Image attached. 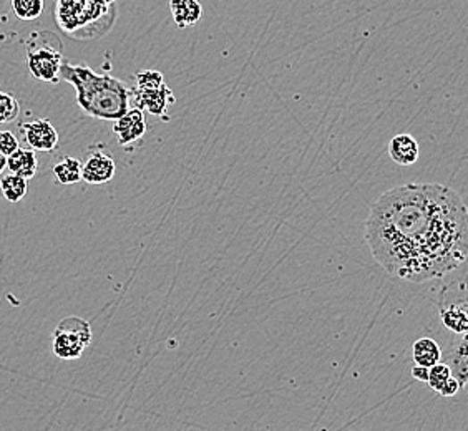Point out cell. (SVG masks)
Masks as SVG:
<instances>
[{"mask_svg":"<svg viewBox=\"0 0 468 431\" xmlns=\"http://www.w3.org/2000/svg\"><path fill=\"white\" fill-rule=\"evenodd\" d=\"M365 241L377 264L409 282L440 279L468 259V210L452 187L410 183L371 204Z\"/></svg>","mask_w":468,"mask_h":431,"instance_id":"6da1fadb","label":"cell"},{"mask_svg":"<svg viewBox=\"0 0 468 431\" xmlns=\"http://www.w3.org/2000/svg\"><path fill=\"white\" fill-rule=\"evenodd\" d=\"M60 80L71 83L83 113L96 120L117 121L131 108V94L125 82L106 73H96L87 65L63 62Z\"/></svg>","mask_w":468,"mask_h":431,"instance_id":"7a4b0ae2","label":"cell"},{"mask_svg":"<svg viewBox=\"0 0 468 431\" xmlns=\"http://www.w3.org/2000/svg\"><path fill=\"white\" fill-rule=\"evenodd\" d=\"M117 19V0H55V21L73 38L105 36Z\"/></svg>","mask_w":468,"mask_h":431,"instance_id":"3957f363","label":"cell"},{"mask_svg":"<svg viewBox=\"0 0 468 431\" xmlns=\"http://www.w3.org/2000/svg\"><path fill=\"white\" fill-rule=\"evenodd\" d=\"M27 65L32 77L40 82L59 83L63 52L59 37L52 32H34L27 42Z\"/></svg>","mask_w":468,"mask_h":431,"instance_id":"277c9868","label":"cell"},{"mask_svg":"<svg viewBox=\"0 0 468 431\" xmlns=\"http://www.w3.org/2000/svg\"><path fill=\"white\" fill-rule=\"evenodd\" d=\"M90 342L92 328L80 317H67L54 330V353L62 361L80 359Z\"/></svg>","mask_w":468,"mask_h":431,"instance_id":"5b68a950","label":"cell"},{"mask_svg":"<svg viewBox=\"0 0 468 431\" xmlns=\"http://www.w3.org/2000/svg\"><path fill=\"white\" fill-rule=\"evenodd\" d=\"M131 102L137 108H140L145 113H152L155 117H164L168 108L175 104V95L170 90L168 85H163L155 90H143L138 87L130 88Z\"/></svg>","mask_w":468,"mask_h":431,"instance_id":"8992f818","label":"cell"},{"mask_svg":"<svg viewBox=\"0 0 468 431\" xmlns=\"http://www.w3.org/2000/svg\"><path fill=\"white\" fill-rule=\"evenodd\" d=\"M22 135L30 150L36 153H52L59 146V133L55 127L44 118L22 125Z\"/></svg>","mask_w":468,"mask_h":431,"instance_id":"52a82bcc","label":"cell"},{"mask_svg":"<svg viewBox=\"0 0 468 431\" xmlns=\"http://www.w3.org/2000/svg\"><path fill=\"white\" fill-rule=\"evenodd\" d=\"M146 118L140 108L131 106L123 117L113 121V133L117 135L118 143L121 146H129L131 143L140 141L146 133Z\"/></svg>","mask_w":468,"mask_h":431,"instance_id":"ba28073f","label":"cell"},{"mask_svg":"<svg viewBox=\"0 0 468 431\" xmlns=\"http://www.w3.org/2000/svg\"><path fill=\"white\" fill-rule=\"evenodd\" d=\"M117 173L115 160L106 153H90L87 162L82 163V181L88 185H105Z\"/></svg>","mask_w":468,"mask_h":431,"instance_id":"9c48e42d","label":"cell"},{"mask_svg":"<svg viewBox=\"0 0 468 431\" xmlns=\"http://www.w3.org/2000/svg\"><path fill=\"white\" fill-rule=\"evenodd\" d=\"M419 154H421L419 143L407 133L394 137L389 143V156L394 163L400 164V166H412L417 163Z\"/></svg>","mask_w":468,"mask_h":431,"instance_id":"30bf717a","label":"cell"},{"mask_svg":"<svg viewBox=\"0 0 468 431\" xmlns=\"http://www.w3.org/2000/svg\"><path fill=\"white\" fill-rule=\"evenodd\" d=\"M448 365L452 377L455 378L458 384L464 385L468 382V334L458 336L452 345V349L447 355V361H444Z\"/></svg>","mask_w":468,"mask_h":431,"instance_id":"8fae6325","label":"cell"},{"mask_svg":"<svg viewBox=\"0 0 468 431\" xmlns=\"http://www.w3.org/2000/svg\"><path fill=\"white\" fill-rule=\"evenodd\" d=\"M7 170L11 171V175L21 176L27 181L32 179L38 170L37 153L30 148H19L13 156L7 158Z\"/></svg>","mask_w":468,"mask_h":431,"instance_id":"7c38bea8","label":"cell"},{"mask_svg":"<svg viewBox=\"0 0 468 431\" xmlns=\"http://www.w3.org/2000/svg\"><path fill=\"white\" fill-rule=\"evenodd\" d=\"M170 12L180 29H187L198 24L203 7L198 0H170Z\"/></svg>","mask_w":468,"mask_h":431,"instance_id":"4fadbf2b","label":"cell"},{"mask_svg":"<svg viewBox=\"0 0 468 431\" xmlns=\"http://www.w3.org/2000/svg\"><path fill=\"white\" fill-rule=\"evenodd\" d=\"M412 357L415 365L432 369L433 365L440 363L442 359V349L433 338L422 337L414 344L412 347Z\"/></svg>","mask_w":468,"mask_h":431,"instance_id":"5bb4252c","label":"cell"},{"mask_svg":"<svg viewBox=\"0 0 468 431\" xmlns=\"http://www.w3.org/2000/svg\"><path fill=\"white\" fill-rule=\"evenodd\" d=\"M54 176L60 185H75L82 181V163L77 158L65 156L54 164Z\"/></svg>","mask_w":468,"mask_h":431,"instance_id":"9a60e30c","label":"cell"},{"mask_svg":"<svg viewBox=\"0 0 468 431\" xmlns=\"http://www.w3.org/2000/svg\"><path fill=\"white\" fill-rule=\"evenodd\" d=\"M0 191L2 196L7 199L9 203H19L25 198L27 191H29V181L17 175H5L0 179Z\"/></svg>","mask_w":468,"mask_h":431,"instance_id":"2e32d148","label":"cell"},{"mask_svg":"<svg viewBox=\"0 0 468 431\" xmlns=\"http://www.w3.org/2000/svg\"><path fill=\"white\" fill-rule=\"evenodd\" d=\"M44 0H13V13L22 22L37 21L44 13Z\"/></svg>","mask_w":468,"mask_h":431,"instance_id":"e0dca14e","label":"cell"},{"mask_svg":"<svg viewBox=\"0 0 468 431\" xmlns=\"http://www.w3.org/2000/svg\"><path fill=\"white\" fill-rule=\"evenodd\" d=\"M452 378H454V377H452V372H450L448 365L444 363V361H440V363L433 365L432 369H430V372H429V382H427V384L430 385L433 392H437L439 395H442L445 386H447V384H448Z\"/></svg>","mask_w":468,"mask_h":431,"instance_id":"ac0fdd59","label":"cell"},{"mask_svg":"<svg viewBox=\"0 0 468 431\" xmlns=\"http://www.w3.org/2000/svg\"><path fill=\"white\" fill-rule=\"evenodd\" d=\"M21 115V104L11 94L0 92V125L11 123Z\"/></svg>","mask_w":468,"mask_h":431,"instance_id":"d6986e66","label":"cell"},{"mask_svg":"<svg viewBox=\"0 0 468 431\" xmlns=\"http://www.w3.org/2000/svg\"><path fill=\"white\" fill-rule=\"evenodd\" d=\"M135 82L138 88L143 90H155V88H160L166 85L164 83V77L162 71L158 70H140L135 73Z\"/></svg>","mask_w":468,"mask_h":431,"instance_id":"ffe728a7","label":"cell"},{"mask_svg":"<svg viewBox=\"0 0 468 431\" xmlns=\"http://www.w3.org/2000/svg\"><path fill=\"white\" fill-rule=\"evenodd\" d=\"M456 286V299L455 301H442L440 303H447L455 307L456 311H460L462 314L468 319V278L467 279L460 280Z\"/></svg>","mask_w":468,"mask_h":431,"instance_id":"44dd1931","label":"cell"},{"mask_svg":"<svg viewBox=\"0 0 468 431\" xmlns=\"http://www.w3.org/2000/svg\"><path fill=\"white\" fill-rule=\"evenodd\" d=\"M21 148L17 137L13 135V131H2L0 133V153L4 156H13V153Z\"/></svg>","mask_w":468,"mask_h":431,"instance_id":"7402d4cb","label":"cell"},{"mask_svg":"<svg viewBox=\"0 0 468 431\" xmlns=\"http://www.w3.org/2000/svg\"><path fill=\"white\" fill-rule=\"evenodd\" d=\"M429 372H430V369L415 365V367L412 369V377H414L415 380H419V382H429Z\"/></svg>","mask_w":468,"mask_h":431,"instance_id":"603a6c76","label":"cell"},{"mask_svg":"<svg viewBox=\"0 0 468 431\" xmlns=\"http://www.w3.org/2000/svg\"><path fill=\"white\" fill-rule=\"evenodd\" d=\"M7 170V156H4L2 153H0V176H2V173Z\"/></svg>","mask_w":468,"mask_h":431,"instance_id":"cb8c5ba5","label":"cell"}]
</instances>
